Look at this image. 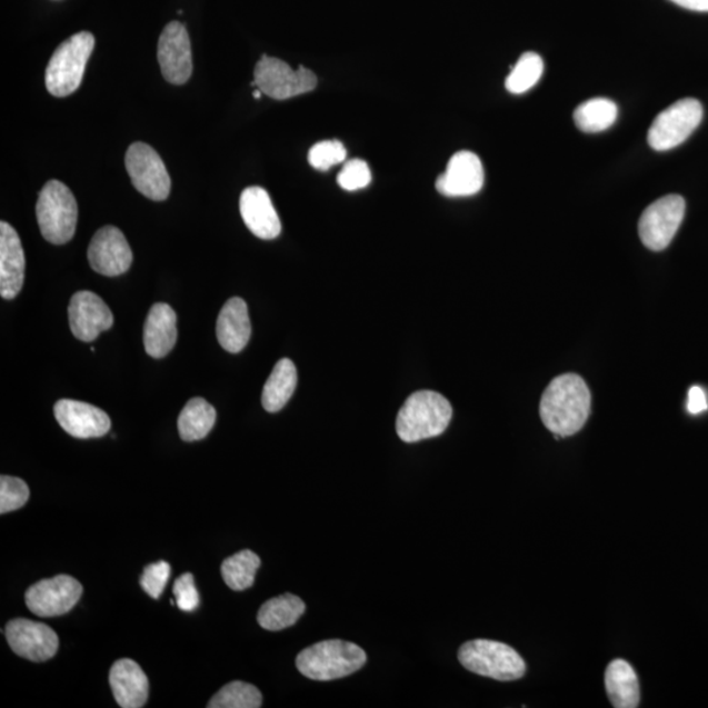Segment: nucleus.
I'll return each instance as SVG.
<instances>
[{"instance_id": "nucleus-1", "label": "nucleus", "mask_w": 708, "mask_h": 708, "mask_svg": "<svg viewBox=\"0 0 708 708\" xmlns=\"http://www.w3.org/2000/svg\"><path fill=\"white\" fill-rule=\"evenodd\" d=\"M590 403L592 398L586 381L578 375H564L547 387L539 413L550 432L557 437H568L586 426Z\"/></svg>"}, {"instance_id": "nucleus-2", "label": "nucleus", "mask_w": 708, "mask_h": 708, "mask_svg": "<svg viewBox=\"0 0 708 708\" xmlns=\"http://www.w3.org/2000/svg\"><path fill=\"white\" fill-rule=\"evenodd\" d=\"M449 400L435 391L412 393L400 408L397 433L401 441L413 443L440 436L450 425Z\"/></svg>"}, {"instance_id": "nucleus-3", "label": "nucleus", "mask_w": 708, "mask_h": 708, "mask_svg": "<svg viewBox=\"0 0 708 708\" xmlns=\"http://www.w3.org/2000/svg\"><path fill=\"white\" fill-rule=\"evenodd\" d=\"M367 662L363 649L349 641H320L297 656V668L313 681H333L353 675Z\"/></svg>"}, {"instance_id": "nucleus-4", "label": "nucleus", "mask_w": 708, "mask_h": 708, "mask_svg": "<svg viewBox=\"0 0 708 708\" xmlns=\"http://www.w3.org/2000/svg\"><path fill=\"white\" fill-rule=\"evenodd\" d=\"M93 48V34L79 32L56 49L46 74L47 89L53 97L66 98L79 89Z\"/></svg>"}, {"instance_id": "nucleus-5", "label": "nucleus", "mask_w": 708, "mask_h": 708, "mask_svg": "<svg viewBox=\"0 0 708 708\" xmlns=\"http://www.w3.org/2000/svg\"><path fill=\"white\" fill-rule=\"evenodd\" d=\"M458 659L472 674L498 681L520 680L527 674V664L516 649L500 641L477 639L467 641L458 651Z\"/></svg>"}, {"instance_id": "nucleus-6", "label": "nucleus", "mask_w": 708, "mask_h": 708, "mask_svg": "<svg viewBox=\"0 0 708 708\" xmlns=\"http://www.w3.org/2000/svg\"><path fill=\"white\" fill-rule=\"evenodd\" d=\"M36 215L42 237L49 243L61 246L74 237L78 203L74 195L58 180L48 181L41 189Z\"/></svg>"}, {"instance_id": "nucleus-7", "label": "nucleus", "mask_w": 708, "mask_h": 708, "mask_svg": "<svg viewBox=\"0 0 708 708\" xmlns=\"http://www.w3.org/2000/svg\"><path fill=\"white\" fill-rule=\"evenodd\" d=\"M704 119V107L697 99L676 101L659 114L648 130V143L656 151H668L682 144Z\"/></svg>"}, {"instance_id": "nucleus-8", "label": "nucleus", "mask_w": 708, "mask_h": 708, "mask_svg": "<svg viewBox=\"0 0 708 708\" xmlns=\"http://www.w3.org/2000/svg\"><path fill=\"white\" fill-rule=\"evenodd\" d=\"M255 83L275 100H288L316 90L318 78L309 69H291L279 58L262 56L255 68Z\"/></svg>"}, {"instance_id": "nucleus-9", "label": "nucleus", "mask_w": 708, "mask_h": 708, "mask_svg": "<svg viewBox=\"0 0 708 708\" xmlns=\"http://www.w3.org/2000/svg\"><path fill=\"white\" fill-rule=\"evenodd\" d=\"M131 182L138 192L152 201H164L171 192V178L162 158L151 146L136 142L126 156Z\"/></svg>"}, {"instance_id": "nucleus-10", "label": "nucleus", "mask_w": 708, "mask_h": 708, "mask_svg": "<svg viewBox=\"0 0 708 708\" xmlns=\"http://www.w3.org/2000/svg\"><path fill=\"white\" fill-rule=\"evenodd\" d=\"M684 197L668 195L649 206L639 221L641 242L652 251H662L671 243L684 221Z\"/></svg>"}, {"instance_id": "nucleus-11", "label": "nucleus", "mask_w": 708, "mask_h": 708, "mask_svg": "<svg viewBox=\"0 0 708 708\" xmlns=\"http://www.w3.org/2000/svg\"><path fill=\"white\" fill-rule=\"evenodd\" d=\"M83 587L69 575L41 580L26 594L27 608L41 618L60 617L69 612L82 597Z\"/></svg>"}, {"instance_id": "nucleus-12", "label": "nucleus", "mask_w": 708, "mask_h": 708, "mask_svg": "<svg viewBox=\"0 0 708 708\" xmlns=\"http://www.w3.org/2000/svg\"><path fill=\"white\" fill-rule=\"evenodd\" d=\"M6 638L14 654L34 662L52 659L60 648V639L53 629L24 618L7 624Z\"/></svg>"}, {"instance_id": "nucleus-13", "label": "nucleus", "mask_w": 708, "mask_h": 708, "mask_svg": "<svg viewBox=\"0 0 708 708\" xmlns=\"http://www.w3.org/2000/svg\"><path fill=\"white\" fill-rule=\"evenodd\" d=\"M158 61L167 82L181 86L192 76V47L185 24L171 21L160 34Z\"/></svg>"}, {"instance_id": "nucleus-14", "label": "nucleus", "mask_w": 708, "mask_h": 708, "mask_svg": "<svg viewBox=\"0 0 708 708\" xmlns=\"http://www.w3.org/2000/svg\"><path fill=\"white\" fill-rule=\"evenodd\" d=\"M87 257L94 272L108 277L128 272L133 262V252L126 236L114 226H106L94 233Z\"/></svg>"}, {"instance_id": "nucleus-15", "label": "nucleus", "mask_w": 708, "mask_h": 708, "mask_svg": "<svg viewBox=\"0 0 708 708\" xmlns=\"http://www.w3.org/2000/svg\"><path fill=\"white\" fill-rule=\"evenodd\" d=\"M72 335L80 341L92 342L113 326V313L99 296L89 290L78 291L69 305Z\"/></svg>"}, {"instance_id": "nucleus-16", "label": "nucleus", "mask_w": 708, "mask_h": 708, "mask_svg": "<svg viewBox=\"0 0 708 708\" xmlns=\"http://www.w3.org/2000/svg\"><path fill=\"white\" fill-rule=\"evenodd\" d=\"M54 415L64 432L80 440L103 437L112 427L111 419L103 410L84 401L58 400Z\"/></svg>"}, {"instance_id": "nucleus-17", "label": "nucleus", "mask_w": 708, "mask_h": 708, "mask_svg": "<svg viewBox=\"0 0 708 708\" xmlns=\"http://www.w3.org/2000/svg\"><path fill=\"white\" fill-rule=\"evenodd\" d=\"M485 186V168L471 151H458L449 160L447 171L436 180V189L448 197L477 195Z\"/></svg>"}, {"instance_id": "nucleus-18", "label": "nucleus", "mask_w": 708, "mask_h": 708, "mask_svg": "<svg viewBox=\"0 0 708 708\" xmlns=\"http://www.w3.org/2000/svg\"><path fill=\"white\" fill-rule=\"evenodd\" d=\"M26 255L17 230L10 223H0V296L17 298L23 289Z\"/></svg>"}, {"instance_id": "nucleus-19", "label": "nucleus", "mask_w": 708, "mask_h": 708, "mask_svg": "<svg viewBox=\"0 0 708 708\" xmlns=\"http://www.w3.org/2000/svg\"><path fill=\"white\" fill-rule=\"evenodd\" d=\"M240 215L255 237L276 239L281 233V221L271 196L261 187H250L240 195Z\"/></svg>"}, {"instance_id": "nucleus-20", "label": "nucleus", "mask_w": 708, "mask_h": 708, "mask_svg": "<svg viewBox=\"0 0 708 708\" xmlns=\"http://www.w3.org/2000/svg\"><path fill=\"white\" fill-rule=\"evenodd\" d=\"M109 685L117 705L122 708H141L148 702V676L133 660H117L109 671Z\"/></svg>"}, {"instance_id": "nucleus-21", "label": "nucleus", "mask_w": 708, "mask_h": 708, "mask_svg": "<svg viewBox=\"0 0 708 708\" xmlns=\"http://www.w3.org/2000/svg\"><path fill=\"white\" fill-rule=\"evenodd\" d=\"M177 312L170 305L152 306L143 328L144 349L152 359H163L177 345Z\"/></svg>"}, {"instance_id": "nucleus-22", "label": "nucleus", "mask_w": 708, "mask_h": 708, "mask_svg": "<svg viewBox=\"0 0 708 708\" xmlns=\"http://www.w3.org/2000/svg\"><path fill=\"white\" fill-rule=\"evenodd\" d=\"M251 320L242 298H231L225 303L217 320L219 345L230 353H239L251 338Z\"/></svg>"}, {"instance_id": "nucleus-23", "label": "nucleus", "mask_w": 708, "mask_h": 708, "mask_svg": "<svg viewBox=\"0 0 708 708\" xmlns=\"http://www.w3.org/2000/svg\"><path fill=\"white\" fill-rule=\"evenodd\" d=\"M605 688L612 707H639V680L629 662L617 659L609 664L605 671Z\"/></svg>"}, {"instance_id": "nucleus-24", "label": "nucleus", "mask_w": 708, "mask_h": 708, "mask_svg": "<svg viewBox=\"0 0 708 708\" xmlns=\"http://www.w3.org/2000/svg\"><path fill=\"white\" fill-rule=\"evenodd\" d=\"M297 382L298 376L293 361L282 359L277 362L262 390L261 403L265 410L271 413L281 411L293 397Z\"/></svg>"}, {"instance_id": "nucleus-25", "label": "nucleus", "mask_w": 708, "mask_h": 708, "mask_svg": "<svg viewBox=\"0 0 708 708\" xmlns=\"http://www.w3.org/2000/svg\"><path fill=\"white\" fill-rule=\"evenodd\" d=\"M306 605L295 595H282L272 598L261 606L258 622L268 631H281L298 622L303 616Z\"/></svg>"}, {"instance_id": "nucleus-26", "label": "nucleus", "mask_w": 708, "mask_h": 708, "mask_svg": "<svg viewBox=\"0 0 708 708\" xmlns=\"http://www.w3.org/2000/svg\"><path fill=\"white\" fill-rule=\"evenodd\" d=\"M216 420V408L209 401L202 398L189 400L178 420L181 440L187 442L202 440L213 429Z\"/></svg>"}, {"instance_id": "nucleus-27", "label": "nucleus", "mask_w": 708, "mask_h": 708, "mask_svg": "<svg viewBox=\"0 0 708 708\" xmlns=\"http://www.w3.org/2000/svg\"><path fill=\"white\" fill-rule=\"evenodd\" d=\"M618 119V107L615 101L605 98L587 100L575 109L574 120L584 133H601L608 130Z\"/></svg>"}, {"instance_id": "nucleus-28", "label": "nucleus", "mask_w": 708, "mask_h": 708, "mask_svg": "<svg viewBox=\"0 0 708 708\" xmlns=\"http://www.w3.org/2000/svg\"><path fill=\"white\" fill-rule=\"evenodd\" d=\"M260 565V558L251 550H243L232 555V557L223 561L221 567L226 586L237 590V592L251 588Z\"/></svg>"}, {"instance_id": "nucleus-29", "label": "nucleus", "mask_w": 708, "mask_h": 708, "mask_svg": "<svg viewBox=\"0 0 708 708\" xmlns=\"http://www.w3.org/2000/svg\"><path fill=\"white\" fill-rule=\"evenodd\" d=\"M544 71L541 56L532 52L522 54L506 80L507 90L515 94L528 92L542 78Z\"/></svg>"}, {"instance_id": "nucleus-30", "label": "nucleus", "mask_w": 708, "mask_h": 708, "mask_svg": "<svg viewBox=\"0 0 708 708\" xmlns=\"http://www.w3.org/2000/svg\"><path fill=\"white\" fill-rule=\"evenodd\" d=\"M262 697L257 686L242 681L230 682L210 699L209 708H259Z\"/></svg>"}, {"instance_id": "nucleus-31", "label": "nucleus", "mask_w": 708, "mask_h": 708, "mask_svg": "<svg viewBox=\"0 0 708 708\" xmlns=\"http://www.w3.org/2000/svg\"><path fill=\"white\" fill-rule=\"evenodd\" d=\"M29 499V488L24 480L2 476L0 478V515L23 508Z\"/></svg>"}, {"instance_id": "nucleus-32", "label": "nucleus", "mask_w": 708, "mask_h": 708, "mask_svg": "<svg viewBox=\"0 0 708 708\" xmlns=\"http://www.w3.org/2000/svg\"><path fill=\"white\" fill-rule=\"evenodd\" d=\"M347 149L340 141H322L313 144L309 151V163L318 171H328L331 167L346 162Z\"/></svg>"}, {"instance_id": "nucleus-33", "label": "nucleus", "mask_w": 708, "mask_h": 708, "mask_svg": "<svg viewBox=\"0 0 708 708\" xmlns=\"http://www.w3.org/2000/svg\"><path fill=\"white\" fill-rule=\"evenodd\" d=\"M371 181V171L361 159L349 160L338 174V185L348 192L360 191Z\"/></svg>"}, {"instance_id": "nucleus-34", "label": "nucleus", "mask_w": 708, "mask_h": 708, "mask_svg": "<svg viewBox=\"0 0 708 708\" xmlns=\"http://www.w3.org/2000/svg\"><path fill=\"white\" fill-rule=\"evenodd\" d=\"M171 566L164 560L158 561V564L150 565L144 568L141 576V587L144 592L150 597L158 598L163 594L166 584L170 579Z\"/></svg>"}, {"instance_id": "nucleus-35", "label": "nucleus", "mask_w": 708, "mask_h": 708, "mask_svg": "<svg viewBox=\"0 0 708 708\" xmlns=\"http://www.w3.org/2000/svg\"><path fill=\"white\" fill-rule=\"evenodd\" d=\"M173 595L177 597V605L182 611H193L200 604V596L197 592L195 586V578L192 574L181 575L180 578L174 581Z\"/></svg>"}, {"instance_id": "nucleus-36", "label": "nucleus", "mask_w": 708, "mask_h": 708, "mask_svg": "<svg viewBox=\"0 0 708 708\" xmlns=\"http://www.w3.org/2000/svg\"><path fill=\"white\" fill-rule=\"evenodd\" d=\"M706 393L700 387H691L688 399V410L692 415L702 413L707 410Z\"/></svg>"}, {"instance_id": "nucleus-37", "label": "nucleus", "mask_w": 708, "mask_h": 708, "mask_svg": "<svg viewBox=\"0 0 708 708\" xmlns=\"http://www.w3.org/2000/svg\"><path fill=\"white\" fill-rule=\"evenodd\" d=\"M670 2H674L686 10L708 12V0H670Z\"/></svg>"}, {"instance_id": "nucleus-38", "label": "nucleus", "mask_w": 708, "mask_h": 708, "mask_svg": "<svg viewBox=\"0 0 708 708\" xmlns=\"http://www.w3.org/2000/svg\"><path fill=\"white\" fill-rule=\"evenodd\" d=\"M261 94H262V92H261V90H259V89H257V91H253V98H255V99H258V100H259V99L261 98Z\"/></svg>"}]
</instances>
